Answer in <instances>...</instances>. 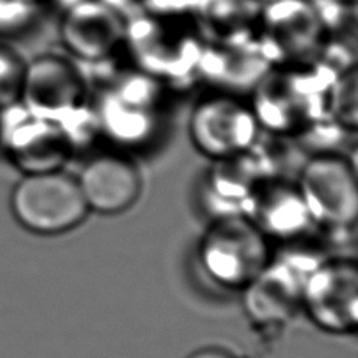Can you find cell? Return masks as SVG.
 <instances>
[{
  "label": "cell",
  "instance_id": "1",
  "mask_svg": "<svg viewBox=\"0 0 358 358\" xmlns=\"http://www.w3.org/2000/svg\"><path fill=\"white\" fill-rule=\"evenodd\" d=\"M194 19H167L136 13L127 16L124 48L134 65L157 82L196 76L204 40Z\"/></svg>",
  "mask_w": 358,
  "mask_h": 358
},
{
  "label": "cell",
  "instance_id": "2",
  "mask_svg": "<svg viewBox=\"0 0 358 358\" xmlns=\"http://www.w3.org/2000/svg\"><path fill=\"white\" fill-rule=\"evenodd\" d=\"M267 236L250 217L220 215L200 244V261L208 277L228 289H245L271 261Z\"/></svg>",
  "mask_w": 358,
  "mask_h": 358
},
{
  "label": "cell",
  "instance_id": "3",
  "mask_svg": "<svg viewBox=\"0 0 358 358\" xmlns=\"http://www.w3.org/2000/svg\"><path fill=\"white\" fill-rule=\"evenodd\" d=\"M10 208L19 225L40 236L71 231L90 213L78 179L62 170L24 175L11 192Z\"/></svg>",
  "mask_w": 358,
  "mask_h": 358
},
{
  "label": "cell",
  "instance_id": "4",
  "mask_svg": "<svg viewBox=\"0 0 358 358\" xmlns=\"http://www.w3.org/2000/svg\"><path fill=\"white\" fill-rule=\"evenodd\" d=\"M257 41L273 69H292L316 62L322 54L325 31L315 2L264 3Z\"/></svg>",
  "mask_w": 358,
  "mask_h": 358
},
{
  "label": "cell",
  "instance_id": "5",
  "mask_svg": "<svg viewBox=\"0 0 358 358\" xmlns=\"http://www.w3.org/2000/svg\"><path fill=\"white\" fill-rule=\"evenodd\" d=\"M19 102L36 117L60 124L69 136V126L88 115L87 82L71 59L40 55L25 65Z\"/></svg>",
  "mask_w": 358,
  "mask_h": 358
},
{
  "label": "cell",
  "instance_id": "6",
  "mask_svg": "<svg viewBox=\"0 0 358 358\" xmlns=\"http://www.w3.org/2000/svg\"><path fill=\"white\" fill-rule=\"evenodd\" d=\"M261 126L252 104L239 94L215 92L204 96L190 113L189 132L195 148L214 161L252 151Z\"/></svg>",
  "mask_w": 358,
  "mask_h": 358
},
{
  "label": "cell",
  "instance_id": "7",
  "mask_svg": "<svg viewBox=\"0 0 358 358\" xmlns=\"http://www.w3.org/2000/svg\"><path fill=\"white\" fill-rule=\"evenodd\" d=\"M297 189L313 223L327 228H352L358 215L354 165L335 152L311 157L300 171Z\"/></svg>",
  "mask_w": 358,
  "mask_h": 358
},
{
  "label": "cell",
  "instance_id": "8",
  "mask_svg": "<svg viewBox=\"0 0 358 358\" xmlns=\"http://www.w3.org/2000/svg\"><path fill=\"white\" fill-rule=\"evenodd\" d=\"M71 142L60 124L30 113L21 102L0 110V146L24 175L60 170Z\"/></svg>",
  "mask_w": 358,
  "mask_h": 358
},
{
  "label": "cell",
  "instance_id": "9",
  "mask_svg": "<svg viewBox=\"0 0 358 358\" xmlns=\"http://www.w3.org/2000/svg\"><path fill=\"white\" fill-rule=\"evenodd\" d=\"M302 306L319 329L354 334L358 325V268L352 259L321 261L306 280Z\"/></svg>",
  "mask_w": 358,
  "mask_h": 358
},
{
  "label": "cell",
  "instance_id": "10",
  "mask_svg": "<svg viewBox=\"0 0 358 358\" xmlns=\"http://www.w3.org/2000/svg\"><path fill=\"white\" fill-rule=\"evenodd\" d=\"M62 11L59 35L73 62L99 65L124 48L127 15L117 6L84 2Z\"/></svg>",
  "mask_w": 358,
  "mask_h": 358
},
{
  "label": "cell",
  "instance_id": "11",
  "mask_svg": "<svg viewBox=\"0 0 358 358\" xmlns=\"http://www.w3.org/2000/svg\"><path fill=\"white\" fill-rule=\"evenodd\" d=\"M319 263L294 252L271 258L259 277L244 289L248 316L261 325L287 321L302 306L305 283Z\"/></svg>",
  "mask_w": 358,
  "mask_h": 358
},
{
  "label": "cell",
  "instance_id": "12",
  "mask_svg": "<svg viewBox=\"0 0 358 358\" xmlns=\"http://www.w3.org/2000/svg\"><path fill=\"white\" fill-rule=\"evenodd\" d=\"M159 84L138 69L118 79L101 98L98 118L102 127L123 142L145 138L155 126Z\"/></svg>",
  "mask_w": 358,
  "mask_h": 358
},
{
  "label": "cell",
  "instance_id": "13",
  "mask_svg": "<svg viewBox=\"0 0 358 358\" xmlns=\"http://www.w3.org/2000/svg\"><path fill=\"white\" fill-rule=\"evenodd\" d=\"M88 210L117 215L132 208L142 192V179L132 161L120 155H101L85 164L78 178Z\"/></svg>",
  "mask_w": 358,
  "mask_h": 358
},
{
  "label": "cell",
  "instance_id": "14",
  "mask_svg": "<svg viewBox=\"0 0 358 358\" xmlns=\"http://www.w3.org/2000/svg\"><path fill=\"white\" fill-rule=\"evenodd\" d=\"M258 41L213 43L204 41L196 76L217 87V92L239 94L255 90L271 71Z\"/></svg>",
  "mask_w": 358,
  "mask_h": 358
},
{
  "label": "cell",
  "instance_id": "15",
  "mask_svg": "<svg viewBox=\"0 0 358 358\" xmlns=\"http://www.w3.org/2000/svg\"><path fill=\"white\" fill-rule=\"evenodd\" d=\"M264 3L261 0H198L194 22L204 41L257 40Z\"/></svg>",
  "mask_w": 358,
  "mask_h": 358
},
{
  "label": "cell",
  "instance_id": "16",
  "mask_svg": "<svg viewBox=\"0 0 358 358\" xmlns=\"http://www.w3.org/2000/svg\"><path fill=\"white\" fill-rule=\"evenodd\" d=\"M250 204L255 214L252 220L267 238H292L313 223L297 185L272 184L268 189L255 192Z\"/></svg>",
  "mask_w": 358,
  "mask_h": 358
},
{
  "label": "cell",
  "instance_id": "17",
  "mask_svg": "<svg viewBox=\"0 0 358 358\" xmlns=\"http://www.w3.org/2000/svg\"><path fill=\"white\" fill-rule=\"evenodd\" d=\"M43 5L22 0H0V43L29 35L40 21Z\"/></svg>",
  "mask_w": 358,
  "mask_h": 358
},
{
  "label": "cell",
  "instance_id": "18",
  "mask_svg": "<svg viewBox=\"0 0 358 358\" xmlns=\"http://www.w3.org/2000/svg\"><path fill=\"white\" fill-rule=\"evenodd\" d=\"M25 65L16 50L0 43V110L21 101Z\"/></svg>",
  "mask_w": 358,
  "mask_h": 358
},
{
  "label": "cell",
  "instance_id": "19",
  "mask_svg": "<svg viewBox=\"0 0 358 358\" xmlns=\"http://www.w3.org/2000/svg\"><path fill=\"white\" fill-rule=\"evenodd\" d=\"M140 13L167 19H194L198 0H134Z\"/></svg>",
  "mask_w": 358,
  "mask_h": 358
},
{
  "label": "cell",
  "instance_id": "20",
  "mask_svg": "<svg viewBox=\"0 0 358 358\" xmlns=\"http://www.w3.org/2000/svg\"><path fill=\"white\" fill-rule=\"evenodd\" d=\"M54 2H57V5L60 6V10H66V8H69V6L84 3V2H102V3L117 6V8H120L121 11H124V5L127 2H134V0H54Z\"/></svg>",
  "mask_w": 358,
  "mask_h": 358
},
{
  "label": "cell",
  "instance_id": "21",
  "mask_svg": "<svg viewBox=\"0 0 358 358\" xmlns=\"http://www.w3.org/2000/svg\"><path fill=\"white\" fill-rule=\"evenodd\" d=\"M187 358H234V357L231 354H228L227 350H223V349L208 348V349L196 350V352H194Z\"/></svg>",
  "mask_w": 358,
  "mask_h": 358
},
{
  "label": "cell",
  "instance_id": "22",
  "mask_svg": "<svg viewBox=\"0 0 358 358\" xmlns=\"http://www.w3.org/2000/svg\"><path fill=\"white\" fill-rule=\"evenodd\" d=\"M22 2H30V3H38V5H44V2H48V0H22Z\"/></svg>",
  "mask_w": 358,
  "mask_h": 358
},
{
  "label": "cell",
  "instance_id": "23",
  "mask_svg": "<svg viewBox=\"0 0 358 358\" xmlns=\"http://www.w3.org/2000/svg\"><path fill=\"white\" fill-rule=\"evenodd\" d=\"M263 3H271V2H277V0H261Z\"/></svg>",
  "mask_w": 358,
  "mask_h": 358
},
{
  "label": "cell",
  "instance_id": "24",
  "mask_svg": "<svg viewBox=\"0 0 358 358\" xmlns=\"http://www.w3.org/2000/svg\"><path fill=\"white\" fill-rule=\"evenodd\" d=\"M346 2H355V0H346Z\"/></svg>",
  "mask_w": 358,
  "mask_h": 358
}]
</instances>
